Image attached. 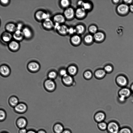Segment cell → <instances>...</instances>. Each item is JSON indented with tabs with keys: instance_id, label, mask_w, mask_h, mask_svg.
I'll return each instance as SVG.
<instances>
[{
	"instance_id": "obj_1",
	"label": "cell",
	"mask_w": 133,
	"mask_h": 133,
	"mask_svg": "<svg viewBox=\"0 0 133 133\" xmlns=\"http://www.w3.org/2000/svg\"><path fill=\"white\" fill-rule=\"evenodd\" d=\"M63 15L66 20H72L75 18V10L70 7L64 9Z\"/></svg>"
},
{
	"instance_id": "obj_2",
	"label": "cell",
	"mask_w": 133,
	"mask_h": 133,
	"mask_svg": "<svg viewBox=\"0 0 133 133\" xmlns=\"http://www.w3.org/2000/svg\"><path fill=\"white\" fill-rule=\"evenodd\" d=\"M87 13L83 8L78 7L75 10V18L79 20H83L86 17Z\"/></svg>"
},
{
	"instance_id": "obj_3",
	"label": "cell",
	"mask_w": 133,
	"mask_h": 133,
	"mask_svg": "<svg viewBox=\"0 0 133 133\" xmlns=\"http://www.w3.org/2000/svg\"><path fill=\"white\" fill-rule=\"evenodd\" d=\"M131 94V91L127 88H123L121 89L119 92V100L122 102L125 101L126 99Z\"/></svg>"
},
{
	"instance_id": "obj_4",
	"label": "cell",
	"mask_w": 133,
	"mask_h": 133,
	"mask_svg": "<svg viewBox=\"0 0 133 133\" xmlns=\"http://www.w3.org/2000/svg\"><path fill=\"white\" fill-rule=\"evenodd\" d=\"M82 41L81 35L76 34L71 36L70 42L72 45L74 46H77L80 45Z\"/></svg>"
},
{
	"instance_id": "obj_5",
	"label": "cell",
	"mask_w": 133,
	"mask_h": 133,
	"mask_svg": "<svg viewBox=\"0 0 133 133\" xmlns=\"http://www.w3.org/2000/svg\"><path fill=\"white\" fill-rule=\"evenodd\" d=\"M95 42L97 43H102L104 40L105 36L104 33L101 31H98L93 35Z\"/></svg>"
},
{
	"instance_id": "obj_6",
	"label": "cell",
	"mask_w": 133,
	"mask_h": 133,
	"mask_svg": "<svg viewBox=\"0 0 133 133\" xmlns=\"http://www.w3.org/2000/svg\"><path fill=\"white\" fill-rule=\"evenodd\" d=\"M44 85L46 89L49 91H54L56 88V84L55 82L53 80L49 79L46 81Z\"/></svg>"
},
{
	"instance_id": "obj_7",
	"label": "cell",
	"mask_w": 133,
	"mask_h": 133,
	"mask_svg": "<svg viewBox=\"0 0 133 133\" xmlns=\"http://www.w3.org/2000/svg\"><path fill=\"white\" fill-rule=\"evenodd\" d=\"M69 27L64 24H61L57 29L58 33L62 36H66L68 35Z\"/></svg>"
},
{
	"instance_id": "obj_8",
	"label": "cell",
	"mask_w": 133,
	"mask_h": 133,
	"mask_svg": "<svg viewBox=\"0 0 133 133\" xmlns=\"http://www.w3.org/2000/svg\"><path fill=\"white\" fill-rule=\"evenodd\" d=\"M35 16L36 18L38 20H45L49 19V15L42 10L37 11L36 13Z\"/></svg>"
},
{
	"instance_id": "obj_9",
	"label": "cell",
	"mask_w": 133,
	"mask_h": 133,
	"mask_svg": "<svg viewBox=\"0 0 133 133\" xmlns=\"http://www.w3.org/2000/svg\"><path fill=\"white\" fill-rule=\"evenodd\" d=\"M83 40L84 44L87 46L91 45L95 42L94 36L90 33L84 36Z\"/></svg>"
},
{
	"instance_id": "obj_10",
	"label": "cell",
	"mask_w": 133,
	"mask_h": 133,
	"mask_svg": "<svg viewBox=\"0 0 133 133\" xmlns=\"http://www.w3.org/2000/svg\"><path fill=\"white\" fill-rule=\"evenodd\" d=\"M76 34L81 35L84 33L86 31L85 25L82 24H78L75 27Z\"/></svg>"
},
{
	"instance_id": "obj_11",
	"label": "cell",
	"mask_w": 133,
	"mask_h": 133,
	"mask_svg": "<svg viewBox=\"0 0 133 133\" xmlns=\"http://www.w3.org/2000/svg\"><path fill=\"white\" fill-rule=\"evenodd\" d=\"M40 65L37 62L32 61L29 63L28 68L29 70L32 72H35L37 71L40 69Z\"/></svg>"
},
{
	"instance_id": "obj_12",
	"label": "cell",
	"mask_w": 133,
	"mask_h": 133,
	"mask_svg": "<svg viewBox=\"0 0 133 133\" xmlns=\"http://www.w3.org/2000/svg\"><path fill=\"white\" fill-rule=\"evenodd\" d=\"M53 20L55 23L62 24H64L66 20L63 15L58 14L54 16Z\"/></svg>"
},
{
	"instance_id": "obj_13",
	"label": "cell",
	"mask_w": 133,
	"mask_h": 133,
	"mask_svg": "<svg viewBox=\"0 0 133 133\" xmlns=\"http://www.w3.org/2000/svg\"><path fill=\"white\" fill-rule=\"evenodd\" d=\"M109 131L111 133H118L119 132V127L115 123H110L108 126Z\"/></svg>"
},
{
	"instance_id": "obj_14",
	"label": "cell",
	"mask_w": 133,
	"mask_h": 133,
	"mask_svg": "<svg viewBox=\"0 0 133 133\" xmlns=\"http://www.w3.org/2000/svg\"><path fill=\"white\" fill-rule=\"evenodd\" d=\"M129 7L126 4H122L119 5L117 7L118 11L122 15H125L128 12Z\"/></svg>"
},
{
	"instance_id": "obj_15",
	"label": "cell",
	"mask_w": 133,
	"mask_h": 133,
	"mask_svg": "<svg viewBox=\"0 0 133 133\" xmlns=\"http://www.w3.org/2000/svg\"><path fill=\"white\" fill-rule=\"evenodd\" d=\"M27 109V106L23 103H19L15 107V110L19 113H24L26 111Z\"/></svg>"
},
{
	"instance_id": "obj_16",
	"label": "cell",
	"mask_w": 133,
	"mask_h": 133,
	"mask_svg": "<svg viewBox=\"0 0 133 133\" xmlns=\"http://www.w3.org/2000/svg\"><path fill=\"white\" fill-rule=\"evenodd\" d=\"M116 81L117 83L119 85L122 86H126L128 83V81L126 78L122 75L118 76L117 77Z\"/></svg>"
},
{
	"instance_id": "obj_17",
	"label": "cell",
	"mask_w": 133,
	"mask_h": 133,
	"mask_svg": "<svg viewBox=\"0 0 133 133\" xmlns=\"http://www.w3.org/2000/svg\"><path fill=\"white\" fill-rule=\"evenodd\" d=\"M10 70L8 66L4 65L1 66L0 68V72L3 76H8L10 73Z\"/></svg>"
},
{
	"instance_id": "obj_18",
	"label": "cell",
	"mask_w": 133,
	"mask_h": 133,
	"mask_svg": "<svg viewBox=\"0 0 133 133\" xmlns=\"http://www.w3.org/2000/svg\"><path fill=\"white\" fill-rule=\"evenodd\" d=\"M63 83L66 85H70L73 83V79L72 76L69 74L62 77Z\"/></svg>"
},
{
	"instance_id": "obj_19",
	"label": "cell",
	"mask_w": 133,
	"mask_h": 133,
	"mask_svg": "<svg viewBox=\"0 0 133 133\" xmlns=\"http://www.w3.org/2000/svg\"><path fill=\"white\" fill-rule=\"evenodd\" d=\"M44 27L46 29L50 30L54 28V24L49 19L45 20L43 23Z\"/></svg>"
},
{
	"instance_id": "obj_20",
	"label": "cell",
	"mask_w": 133,
	"mask_h": 133,
	"mask_svg": "<svg viewBox=\"0 0 133 133\" xmlns=\"http://www.w3.org/2000/svg\"><path fill=\"white\" fill-rule=\"evenodd\" d=\"M82 7L88 12L92 10L93 8V5L90 1H84Z\"/></svg>"
},
{
	"instance_id": "obj_21",
	"label": "cell",
	"mask_w": 133,
	"mask_h": 133,
	"mask_svg": "<svg viewBox=\"0 0 133 133\" xmlns=\"http://www.w3.org/2000/svg\"><path fill=\"white\" fill-rule=\"evenodd\" d=\"M24 36L22 32L20 31H16L13 34V37L18 41L22 40Z\"/></svg>"
},
{
	"instance_id": "obj_22",
	"label": "cell",
	"mask_w": 133,
	"mask_h": 133,
	"mask_svg": "<svg viewBox=\"0 0 133 133\" xmlns=\"http://www.w3.org/2000/svg\"><path fill=\"white\" fill-rule=\"evenodd\" d=\"M19 45L17 42L13 41L11 42L9 45V47L10 49L13 51H17L19 48Z\"/></svg>"
},
{
	"instance_id": "obj_23",
	"label": "cell",
	"mask_w": 133,
	"mask_h": 133,
	"mask_svg": "<svg viewBox=\"0 0 133 133\" xmlns=\"http://www.w3.org/2000/svg\"><path fill=\"white\" fill-rule=\"evenodd\" d=\"M67 71L69 75L72 76L75 75L77 72V69L74 65H71L69 66Z\"/></svg>"
},
{
	"instance_id": "obj_24",
	"label": "cell",
	"mask_w": 133,
	"mask_h": 133,
	"mask_svg": "<svg viewBox=\"0 0 133 133\" xmlns=\"http://www.w3.org/2000/svg\"><path fill=\"white\" fill-rule=\"evenodd\" d=\"M6 30L9 32H15L17 30V26L14 24L10 23L8 24L6 26Z\"/></svg>"
},
{
	"instance_id": "obj_25",
	"label": "cell",
	"mask_w": 133,
	"mask_h": 133,
	"mask_svg": "<svg viewBox=\"0 0 133 133\" xmlns=\"http://www.w3.org/2000/svg\"><path fill=\"white\" fill-rule=\"evenodd\" d=\"M88 30L89 33L92 35H94L98 31L97 26L94 24L90 25L88 28Z\"/></svg>"
},
{
	"instance_id": "obj_26",
	"label": "cell",
	"mask_w": 133,
	"mask_h": 133,
	"mask_svg": "<svg viewBox=\"0 0 133 133\" xmlns=\"http://www.w3.org/2000/svg\"><path fill=\"white\" fill-rule=\"evenodd\" d=\"M22 32L24 36L26 38H31L32 35V33L31 30L28 28H24Z\"/></svg>"
},
{
	"instance_id": "obj_27",
	"label": "cell",
	"mask_w": 133,
	"mask_h": 133,
	"mask_svg": "<svg viewBox=\"0 0 133 133\" xmlns=\"http://www.w3.org/2000/svg\"><path fill=\"white\" fill-rule=\"evenodd\" d=\"M12 37V36L9 32H5L2 35V38L3 41L5 42H10Z\"/></svg>"
},
{
	"instance_id": "obj_28",
	"label": "cell",
	"mask_w": 133,
	"mask_h": 133,
	"mask_svg": "<svg viewBox=\"0 0 133 133\" xmlns=\"http://www.w3.org/2000/svg\"><path fill=\"white\" fill-rule=\"evenodd\" d=\"M106 73L104 70L99 69L96 71L95 75L96 77L98 78H102L105 76Z\"/></svg>"
},
{
	"instance_id": "obj_29",
	"label": "cell",
	"mask_w": 133,
	"mask_h": 133,
	"mask_svg": "<svg viewBox=\"0 0 133 133\" xmlns=\"http://www.w3.org/2000/svg\"><path fill=\"white\" fill-rule=\"evenodd\" d=\"M60 4L62 8L65 9L70 7L71 2L69 0H61L60 1Z\"/></svg>"
},
{
	"instance_id": "obj_30",
	"label": "cell",
	"mask_w": 133,
	"mask_h": 133,
	"mask_svg": "<svg viewBox=\"0 0 133 133\" xmlns=\"http://www.w3.org/2000/svg\"><path fill=\"white\" fill-rule=\"evenodd\" d=\"M9 102L11 106L15 107L19 104V100L17 97L13 96L10 98Z\"/></svg>"
},
{
	"instance_id": "obj_31",
	"label": "cell",
	"mask_w": 133,
	"mask_h": 133,
	"mask_svg": "<svg viewBox=\"0 0 133 133\" xmlns=\"http://www.w3.org/2000/svg\"><path fill=\"white\" fill-rule=\"evenodd\" d=\"M26 123L27 122L26 119L22 118H19L17 122L18 126L21 128H23L25 127L26 125Z\"/></svg>"
},
{
	"instance_id": "obj_32",
	"label": "cell",
	"mask_w": 133,
	"mask_h": 133,
	"mask_svg": "<svg viewBox=\"0 0 133 133\" xmlns=\"http://www.w3.org/2000/svg\"><path fill=\"white\" fill-rule=\"evenodd\" d=\"M105 118V115L103 113L99 112L96 115L95 118L96 121L100 122L103 121Z\"/></svg>"
},
{
	"instance_id": "obj_33",
	"label": "cell",
	"mask_w": 133,
	"mask_h": 133,
	"mask_svg": "<svg viewBox=\"0 0 133 133\" xmlns=\"http://www.w3.org/2000/svg\"><path fill=\"white\" fill-rule=\"evenodd\" d=\"M63 128L61 125L57 124L54 127V130L57 133H62L63 130Z\"/></svg>"
},
{
	"instance_id": "obj_34",
	"label": "cell",
	"mask_w": 133,
	"mask_h": 133,
	"mask_svg": "<svg viewBox=\"0 0 133 133\" xmlns=\"http://www.w3.org/2000/svg\"><path fill=\"white\" fill-rule=\"evenodd\" d=\"M57 75V73L54 71L50 72L48 74V76L49 79L53 80L56 78Z\"/></svg>"
},
{
	"instance_id": "obj_35",
	"label": "cell",
	"mask_w": 133,
	"mask_h": 133,
	"mask_svg": "<svg viewBox=\"0 0 133 133\" xmlns=\"http://www.w3.org/2000/svg\"><path fill=\"white\" fill-rule=\"evenodd\" d=\"M92 74L91 72L89 71L85 72L84 74V76L85 78L87 79H90L92 77Z\"/></svg>"
},
{
	"instance_id": "obj_36",
	"label": "cell",
	"mask_w": 133,
	"mask_h": 133,
	"mask_svg": "<svg viewBox=\"0 0 133 133\" xmlns=\"http://www.w3.org/2000/svg\"><path fill=\"white\" fill-rule=\"evenodd\" d=\"M76 34V32L75 27L70 26L69 27L68 30V35L72 36Z\"/></svg>"
},
{
	"instance_id": "obj_37",
	"label": "cell",
	"mask_w": 133,
	"mask_h": 133,
	"mask_svg": "<svg viewBox=\"0 0 133 133\" xmlns=\"http://www.w3.org/2000/svg\"><path fill=\"white\" fill-rule=\"evenodd\" d=\"M113 69L112 66L110 65H108L105 66L104 70L106 73H110L112 72Z\"/></svg>"
},
{
	"instance_id": "obj_38",
	"label": "cell",
	"mask_w": 133,
	"mask_h": 133,
	"mask_svg": "<svg viewBox=\"0 0 133 133\" xmlns=\"http://www.w3.org/2000/svg\"><path fill=\"white\" fill-rule=\"evenodd\" d=\"M6 116L5 112L3 110H1L0 111V119L1 121H2L5 119Z\"/></svg>"
},
{
	"instance_id": "obj_39",
	"label": "cell",
	"mask_w": 133,
	"mask_h": 133,
	"mask_svg": "<svg viewBox=\"0 0 133 133\" xmlns=\"http://www.w3.org/2000/svg\"><path fill=\"white\" fill-rule=\"evenodd\" d=\"M59 73L60 75L62 77L68 74L67 70L64 69H61Z\"/></svg>"
},
{
	"instance_id": "obj_40",
	"label": "cell",
	"mask_w": 133,
	"mask_h": 133,
	"mask_svg": "<svg viewBox=\"0 0 133 133\" xmlns=\"http://www.w3.org/2000/svg\"><path fill=\"white\" fill-rule=\"evenodd\" d=\"M99 126L100 129L102 130H105L107 127V124L103 122L100 123Z\"/></svg>"
},
{
	"instance_id": "obj_41",
	"label": "cell",
	"mask_w": 133,
	"mask_h": 133,
	"mask_svg": "<svg viewBox=\"0 0 133 133\" xmlns=\"http://www.w3.org/2000/svg\"><path fill=\"white\" fill-rule=\"evenodd\" d=\"M118 133H131V132L129 129L127 128H124L119 131Z\"/></svg>"
},
{
	"instance_id": "obj_42",
	"label": "cell",
	"mask_w": 133,
	"mask_h": 133,
	"mask_svg": "<svg viewBox=\"0 0 133 133\" xmlns=\"http://www.w3.org/2000/svg\"><path fill=\"white\" fill-rule=\"evenodd\" d=\"M84 2V1H78L77 2V5L78 6V7H82Z\"/></svg>"
},
{
	"instance_id": "obj_43",
	"label": "cell",
	"mask_w": 133,
	"mask_h": 133,
	"mask_svg": "<svg viewBox=\"0 0 133 133\" xmlns=\"http://www.w3.org/2000/svg\"><path fill=\"white\" fill-rule=\"evenodd\" d=\"M22 28V24L19 23L18 24L17 26V30L18 31H20Z\"/></svg>"
},
{
	"instance_id": "obj_44",
	"label": "cell",
	"mask_w": 133,
	"mask_h": 133,
	"mask_svg": "<svg viewBox=\"0 0 133 133\" xmlns=\"http://www.w3.org/2000/svg\"><path fill=\"white\" fill-rule=\"evenodd\" d=\"M1 3L4 5H7L9 3V1H8V0H5V1H4V0H2L1 1Z\"/></svg>"
},
{
	"instance_id": "obj_45",
	"label": "cell",
	"mask_w": 133,
	"mask_h": 133,
	"mask_svg": "<svg viewBox=\"0 0 133 133\" xmlns=\"http://www.w3.org/2000/svg\"><path fill=\"white\" fill-rule=\"evenodd\" d=\"M27 131L24 128H22L19 131L20 133H27Z\"/></svg>"
},
{
	"instance_id": "obj_46",
	"label": "cell",
	"mask_w": 133,
	"mask_h": 133,
	"mask_svg": "<svg viewBox=\"0 0 133 133\" xmlns=\"http://www.w3.org/2000/svg\"><path fill=\"white\" fill-rule=\"evenodd\" d=\"M132 1H124L125 3L127 4H130L132 3Z\"/></svg>"
},
{
	"instance_id": "obj_47",
	"label": "cell",
	"mask_w": 133,
	"mask_h": 133,
	"mask_svg": "<svg viewBox=\"0 0 133 133\" xmlns=\"http://www.w3.org/2000/svg\"><path fill=\"white\" fill-rule=\"evenodd\" d=\"M129 9L132 12H133V5H131L129 7Z\"/></svg>"
},
{
	"instance_id": "obj_48",
	"label": "cell",
	"mask_w": 133,
	"mask_h": 133,
	"mask_svg": "<svg viewBox=\"0 0 133 133\" xmlns=\"http://www.w3.org/2000/svg\"><path fill=\"white\" fill-rule=\"evenodd\" d=\"M62 133H71V132L69 130H65L63 131Z\"/></svg>"
},
{
	"instance_id": "obj_49",
	"label": "cell",
	"mask_w": 133,
	"mask_h": 133,
	"mask_svg": "<svg viewBox=\"0 0 133 133\" xmlns=\"http://www.w3.org/2000/svg\"><path fill=\"white\" fill-rule=\"evenodd\" d=\"M38 133H46V132L45 131L41 130L38 131Z\"/></svg>"
},
{
	"instance_id": "obj_50",
	"label": "cell",
	"mask_w": 133,
	"mask_h": 133,
	"mask_svg": "<svg viewBox=\"0 0 133 133\" xmlns=\"http://www.w3.org/2000/svg\"><path fill=\"white\" fill-rule=\"evenodd\" d=\"M27 133H36L34 131L31 130L27 132Z\"/></svg>"
},
{
	"instance_id": "obj_51",
	"label": "cell",
	"mask_w": 133,
	"mask_h": 133,
	"mask_svg": "<svg viewBox=\"0 0 133 133\" xmlns=\"http://www.w3.org/2000/svg\"><path fill=\"white\" fill-rule=\"evenodd\" d=\"M131 90L133 92V84L131 85Z\"/></svg>"
},
{
	"instance_id": "obj_52",
	"label": "cell",
	"mask_w": 133,
	"mask_h": 133,
	"mask_svg": "<svg viewBox=\"0 0 133 133\" xmlns=\"http://www.w3.org/2000/svg\"><path fill=\"white\" fill-rule=\"evenodd\" d=\"M119 1H114L113 2L114 3H117Z\"/></svg>"
},
{
	"instance_id": "obj_53",
	"label": "cell",
	"mask_w": 133,
	"mask_h": 133,
	"mask_svg": "<svg viewBox=\"0 0 133 133\" xmlns=\"http://www.w3.org/2000/svg\"><path fill=\"white\" fill-rule=\"evenodd\" d=\"M6 133L4 132V133Z\"/></svg>"
}]
</instances>
